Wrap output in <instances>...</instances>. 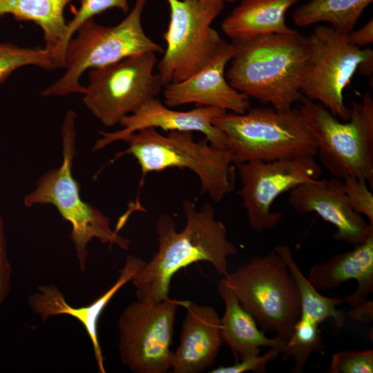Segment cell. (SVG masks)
<instances>
[{
    "instance_id": "cell-1",
    "label": "cell",
    "mask_w": 373,
    "mask_h": 373,
    "mask_svg": "<svg viewBox=\"0 0 373 373\" xmlns=\"http://www.w3.org/2000/svg\"><path fill=\"white\" fill-rule=\"evenodd\" d=\"M182 210L186 223L180 231L169 215H160L156 221L157 251L131 281L138 300L157 303L169 298L174 274L195 262H208L224 276L229 273L227 258L237 255L238 249L229 240L212 204L205 203L198 209L195 202L184 200Z\"/></svg>"
},
{
    "instance_id": "cell-2",
    "label": "cell",
    "mask_w": 373,
    "mask_h": 373,
    "mask_svg": "<svg viewBox=\"0 0 373 373\" xmlns=\"http://www.w3.org/2000/svg\"><path fill=\"white\" fill-rule=\"evenodd\" d=\"M233 55L225 73L229 84L262 104L289 111L298 101L309 64L308 36L268 34L231 40Z\"/></svg>"
},
{
    "instance_id": "cell-3",
    "label": "cell",
    "mask_w": 373,
    "mask_h": 373,
    "mask_svg": "<svg viewBox=\"0 0 373 373\" xmlns=\"http://www.w3.org/2000/svg\"><path fill=\"white\" fill-rule=\"evenodd\" d=\"M213 123L224 133L235 165L317 155L316 138L299 107H250L244 113H226Z\"/></svg>"
},
{
    "instance_id": "cell-4",
    "label": "cell",
    "mask_w": 373,
    "mask_h": 373,
    "mask_svg": "<svg viewBox=\"0 0 373 373\" xmlns=\"http://www.w3.org/2000/svg\"><path fill=\"white\" fill-rule=\"evenodd\" d=\"M128 147L114 160L131 155L142 172L141 184L147 173L169 168L193 171L201 184L202 193L220 202L234 188L233 157L227 149L215 148L206 137L195 141L192 132L171 131L166 135L155 128L140 130L124 140Z\"/></svg>"
},
{
    "instance_id": "cell-5",
    "label": "cell",
    "mask_w": 373,
    "mask_h": 373,
    "mask_svg": "<svg viewBox=\"0 0 373 373\" xmlns=\"http://www.w3.org/2000/svg\"><path fill=\"white\" fill-rule=\"evenodd\" d=\"M76 119V113L69 110L62 123L61 166L43 174L37 181L36 188L25 195L23 203L28 207L35 204H52L62 218L70 223V239L76 249L80 270L83 272L88 254L87 246L93 238L99 239L102 244L117 245L124 250L129 249L131 242L111 228V220L97 207L82 199L81 186L72 172L73 160L77 153Z\"/></svg>"
},
{
    "instance_id": "cell-6",
    "label": "cell",
    "mask_w": 373,
    "mask_h": 373,
    "mask_svg": "<svg viewBox=\"0 0 373 373\" xmlns=\"http://www.w3.org/2000/svg\"><path fill=\"white\" fill-rule=\"evenodd\" d=\"M146 3V0H136L130 13L114 26L98 24L93 18L82 23L75 32L76 37H73L66 47L64 73L42 90L41 95L83 94L85 87L80 84V79L86 70L140 53H162L161 46L150 39L142 27V14Z\"/></svg>"
},
{
    "instance_id": "cell-7",
    "label": "cell",
    "mask_w": 373,
    "mask_h": 373,
    "mask_svg": "<svg viewBox=\"0 0 373 373\" xmlns=\"http://www.w3.org/2000/svg\"><path fill=\"white\" fill-rule=\"evenodd\" d=\"M224 280L262 331L289 341L300 316V298L285 260L274 249L253 257Z\"/></svg>"
},
{
    "instance_id": "cell-8",
    "label": "cell",
    "mask_w": 373,
    "mask_h": 373,
    "mask_svg": "<svg viewBox=\"0 0 373 373\" xmlns=\"http://www.w3.org/2000/svg\"><path fill=\"white\" fill-rule=\"evenodd\" d=\"M299 108L318 143L317 155L332 177H355L373 186V99L367 92L352 102L349 120L341 122L321 104L300 95Z\"/></svg>"
},
{
    "instance_id": "cell-9",
    "label": "cell",
    "mask_w": 373,
    "mask_h": 373,
    "mask_svg": "<svg viewBox=\"0 0 373 373\" xmlns=\"http://www.w3.org/2000/svg\"><path fill=\"white\" fill-rule=\"evenodd\" d=\"M166 49L157 65L163 86L182 82L210 64L228 44L211 27L224 8L220 0H166Z\"/></svg>"
},
{
    "instance_id": "cell-10",
    "label": "cell",
    "mask_w": 373,
    "mask_h": 373,
    "mask_svg": "<svg viewBox=\"0 0 373 373\" xmlns=\"http://www.w3.org/2000/svg\"><path fill=\"white\" fill-rule=\"evenodd\" d=\"M308 37L311 56L300 93L321 104L338 119L347 121L351 110L345 104L344 90L358 69L372 70L373 50L352 45L348 34L323 25Z\"/></svg>"
},
{
    "instance_id": "cell-11",
    "label": "cell",
    "mask_w": 373,
    "mask_h": 373,
    "mask_svg": "<svg viewBox=\"0 0 373 373\" xmlns=\"http://www.w3.org/2000/svg\"><path fill=\"white\" fill-rule=\"evenodd\" d=\"M156 53L146 52L114 64L90 69L83 102L104 126L111 127L142 104L156 97L164 87L154 73Z\"/></svg>"
},
{
    "instance_id": "cell-12",
    "label": "cell",
    "mask_w": 373,
    "mask_h": 373,
    "mask_svg": "<svg viewBox=\"0 0 373 373\" xmlns=\"http://www.w3.org/2000/svg\"><path fill=\"white\" fill-rule=\"evenodd\" d=\"M186 300L137 301L118 320V349L122 362L134 373H166L172 367L176 312Z\"/></svg>"
},
{
    "instance_id": "cell-13",
    "label": "cell",
    "mask_w": 373,
    "mask_h": 373,
    "mask_svg": "<svg viewBox=\"0 0 373 373\" xmlns=\"http://www.w3.org/2000/svg\"><path fill=\"white\" fill-rule=\"evenodd\" d=\"M240 181L238 191L250 227L262 232L276 227L283 214L271 210L281 194L319 179L322 170L314 157L250 161L236 164Z\"/></svg>"
},
{
    "instance_id": "cell-14",
    "label": "cell",
    "mask_w": 373,
    "mask_h": 373,
    "mask_svg": "<svg viewBox=\"0 0 373 373\" xmlns=\"http://www.w3.org/2000/svg\"><path fill=\"white\" fill-rule=\"evenodd\" d=\"M226 113L224 109L209 106H200L186 111H175L154 97L123 117L119 122L122 129L100 131L101 137L93 150L99 151L117 141H124L131 133L149 128L169 132H200L213 147L226 149L225 136L213 123L216 118Z\"/></svg>"
},
{
    "instance_id": "cell-15",
    "label": "cell",
    "mask_w": 373,
    "mask_h": 373,
    "mask_svg": "<svg viewBox=\"0 0 373 373\" xmlns=\"http://www.w3.org/2000/svg\"><path fill=\"white\" fill-rule=\"evenodd\" d=\"M288 202L296 213H315L333 225L332 238L337 241L356 246L373 236V225L350 207L341 179H317L298 185L289 191Z\"/></svg>"
},
{
    "instance_id": "cell-16",
    "label": "cell",
    "mask_w": 373,
    "mask_h": 373,
    "mask_svg": "<svg viewBox=\"0 0 373 373\" xmlns=\"http://www.w3.org/2000/svg\"><path fill=\"white\" fill-rule=\"evenodd\" d=\"M307 278L317 290H332L355 280L356 289L345 299L352 307L350 316L356 321H370L373 315L372 302L367 296L373 291V236L352 250L314 265Z\"/></svg>"
},
{
    "instance_id": "cell-17",
    "label": "cell",
    "mask_w": 373,
    "mask_h": 373,
    "mask_svg": "<svg viewBox=\"0 0 373 373\" xmlns=\"http://www.w3.org/2000/svg\"><path fill=\"white\" fill-rule=\"evenodd\" d=\"M233 55L231 42L207 66L187 79L164 86L165 105L172 108L190 103L244 113L250 107L249 97L233 88L225 68Z\"/></svg>"
},
{
    "instance_id": "cell-18",
    "label": "cell",
    "mask_w": 373,
    "mask_h": 373,
    "mask_svg": "<svg viewBox=\"0 0 373 373\" xmlns=\"http://www.w3.org/2000/svg\"><path fill=\"white\" fill-rule=\"evenodd\" d=\"M145 261L135 256L128 255L119 276L114 285L90 305L73 307L68 305L63 293L55 285H42L37 292L28 298L32 311L43 321L51 316L66 314L75 318L84 326L92 343L94 356L99 372L105 373L104 357L99 341L98 322L104 309L115 294L126 283L131 282L142 269Z\"/></svg>"
},
{
    "instance_id": "cell-19",
    "label": "cell",
    "mask_w": 373,
    "mask_h": 373,
    "mask_svg": "<svg viewBox=\"0 0 373 373\" xmlns=\"http://www.w3.org/2000/svg\"><path fill=\"white\" fill-rule=\"evenodd\" d=\"M180 343L173 352L171 372L199 373L215 363L224 343L221 319L216 309L186 300Z\"/></svg>"
},
{
    "instance_id": "cell-20",
    "label": "cell",
    "mask_w": 373,
    "mask_h": 373,
    "mask_svg": "<svg viewBox=\"0 0 373 373\" xmlns=\"http://www.w3.org/2000/svg\"><path fill=\"white\" fill-rule=\"evenodd\" d=\"M218 292L224 305V312L220 317L224 341L229 347L235 362L260 354L263 347L285 352L287 343L278 336L269 338L265 335L251 315L241 305L224 278L218 283Z\"/></svg>"
},
{
    "instance_id": "cell-21",
    "label": "cell",
    "mask_w": 373,
    "mask_h": 373,
    "mask_svg": "<svg viewBox=\"0 0 373 373\" xmlns=\"http://www.w3.org/2000/svg\"><path fill=\"white\" fill-rule=\"evenodd\" d=\"M299 0H240L223 20L221 28L231 40L296 30L285 22L287 10Z\"/></svg>"
},
{
    "instance_id": "cell-22",
    "label": "cell",
    "mask_w": 373,
    "mask_h": 373,
    "mask_svg": "<svg viewBox=\"0 0 373 373\" xmlns=\"http://www.w3.org/2000/svg\"><path fill=\"white\" fill-rule=\"evenodd\" d=\"M72 0H0V16L12 15L20 21H31L44 32L45 48L57 68H63L64 42L67 23L64 17L66 6Z\"/></svg>"
},
{
    "instance_id": "cell-23",
    "label": "cell",
    "mask_w": 373,
    "mask_h": 373,
    "mask_svg": "<svg viewBox=\"0 0 373 373\" xmlns=\"http://www.w3.org/2000/svg\"><path fill=\"white\" fill-rule=\"evenodd\" d=\"M274 249L285 260L298 287L300 298V316L318 325L331 319L337 328L343 327L345 314L338 307L345 302V299L321 294L303 274L287 245L279 244Z\"/></svg>"
},
{
    "instance_id": "cell-24",
    "label": "cell",
    "mask_w": 373,
    "mask_h": 373,
    "mask_svg": "<svg viewBox=\"0 0 373 373\" xmlns=\"http://www.w3.org/2000/svg\"><path fill=\"white\" fill-rule=\"evenodd\" d=\"M373 0H310L300 6L292 15L299 27L327 23L332 28L349 34Z\"/></svg>"
},
{
    "instance_id": "cell-25",
    "label": "cell",
    "mask_w": 373,
    "mask_h": 373,
    "mask_svg": "<svg viewBox=\"0 0 373 373\" xmlns=\"http://www.w3.org/2000/svg\"><path fill=\"white\" fill-rule=\"evenodd\" d=\"M319 325L305 318L300 316L296 323L291 336L286 343L283 358L293 357L294 373L303 372L311 354L314 352L323 353L325 347L323 341Z\"/></svg>"
},
{
    "instance_id": "cell-26",
    "label": "cell",
    "mask_w": 373,
    "mask_h": 373,
    "mask_svg": "<svg viewBox=\"0 0 373 373\" xmlns=\"http://www.w3.org/2000/svg\"><path fill=\"white\" fill-rule=\"evenodd\" d=\"M26 66H36L46 70L57 69L45 47H21L13 44H0V83L15 70Z\"/></svg>"
},
{
    "instance_id": "cell-27",
    "label": "cell",
    "mask_w": 373,
    "mask_h": 373,
    "mask_svg": "<svg viewBox=\"0 0 373 373\" xmlns=\"http://www.w3.org/2000/svg\"><path fill=\"white\" fill-rule=\"evenodd\" d=\"M111 8H118L124 12L128 10L127 0H81L80 6L73 18L67 23V31L64 39V53L66 47L75 35L77 29L85 21Z\"/></svg>"
},
{
    "instance_id": "cell-28",
    "label": "cell",
    "mask_w": 373,
    "mask_h": 373,
    "mask_svg": "<svg viewBox=\"0 0 373 373\" xmlns=\"http://www.w3.org/2000/svg\"><path fill=\"white\" fill-rule=\"evenodd\" d=\"M327 373H372L373 350L339 351L332 356Z\"/></svg>"
},
{
    "instance_id": "cell-29",
    "label": "cell",
    "mask_w": 373,
    "mask_h": 373,
    "mask_svg": "<svg viewBox=\"0 0 373 373\" xmlns=\"http://www.w3.org/2000/svg\"><path fill=\"white\" fill-rule=\"evenodd\" d=\"M343 182L352 209L357 213L365 216L369 223L373 225V194L367 186V182L355 177H347Z\"/></svg>"
},
{
    "instance_id": "cell-30",
    "label": "cell",
    "mask_w": 373,
    "mask_h": 373,
    "mask_svg": "<svg viewBox=\"0 0 373 373\" xmlns=\"http://www.w3.org/2000/svg\"><path fill=\"white\" fill-rule=\"evenodd\" d=\"M283 351L269 348L263 355L258 354L248 356L229 366H219L213 368L211 373H243L246 372H265L269 363L276 359Z\"/></svg>"
},
{
    "instance_id": "cell-31",
    "label": "cell",
    "mask_w": 373,
    "mask_h": 373,
    "mask_svg": "<svg viewBox=\"0 0 373 373\" xmlns=\"http://www.w3.org/2000/svg\"><path fill=\"white\" fill-rule=\"evenodd\" d=\"M12 285V267L8 257L5 224L0 213V305L8 298Z\"/></svg>"
},
{
    "instance_id": "cell-32",
    "label": "cell",
    "mask_w": 373,
    "mask_h": 373,
    "mask_svg": "<svg viewBox=\"0 0 373 373\" xmlns=\"http://www.w3.org/2000/svg\"><path fill=\"white\" fill-rule=\"evenodd\" d=\"M350 42L358 48L373 42V20L371 19L363 27L348 34Z\"/></svg>"
},
{
    "instance_id": "cell-33",
    "label": "cell",
    "mask_w": 373,
    "mask_h": 373,
    "mask_svg": "<svg viewBox=\"0 0 373 373\" xmlns=\"http://www.w3.org/2000/svg\"><path fill=\"white\" fill-rule=\"evenodd\" d=\"M220 1H224V3H225V2L233 3V2H235V1H237V0H220Z\"/></svg>"
}]
</instances>
